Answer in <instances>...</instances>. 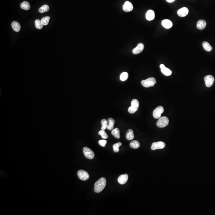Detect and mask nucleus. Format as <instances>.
<instances>
[{"mask_svg":"<svg viewBox=\"0 0 215 215\" xmlns=\"http://www.w3.org/2000/svg\"><path fill=\"white\" fill-rule=\"evenodd\" d=\"M106 180L105 178L102 177L99 179L94 184V191L99 193L102 191L106 186Z\"/></svg>","mask_w":215,"mask_h":215,"instance_id":"nucleus-1","label":"nucleus"},{"mask_svg":"<svg viewBox=\"0 0 215 215\" xmlns=\"http://www.w3.org/2000/svg\"><path fill=\"white\" fill-rule=\"evenodd\" d=\"M157 83L155 78L153 77H150L146 80H142L141 82L142 85L146 88L153 86Z\"/></svg>","mask_w":215,"mask_h":215,"instance_id":"nucleus-2","label":"nucleus"},{"mask_svg":"<svg viewBox=\"0 0 215 215\" xmlns=\"http://www.w3.org/2000/svg\"><path fill=\"white\" fill-rule=\"evenodd\" d=\"M139 106V102L137 99H133L131 102V106L128 108V112L133 114L137 111Z\"/></svg>","mask_w":215,"mask_h":215,"instance_id":"nucleus-3","label":"nucleus"},{"mask_svg":"<svg viewBox=\"0 0 215 215\" xmlns=\"http://www.w3.org/2000/svg\"><path fill=\"white\" fill-rule=\"evenodd\" d=\"M169 118L166 116H163L159 118L157 122V125L158 127L160 128H164L167 126L169 124Z\"/></svg>","mask_w":215,"mask_h":215,"instance_id":"nucleus-4","label":"nucleus"},{"mask_svg":"<svg viewBox=\"0 0 215 215\" xmlns=\"http://www.w3.org/2000/svg\"><path fill=\"white\" fill-rule=\"evenodd\" d=\"M166 144L164 142H154L152 144L151 149L152 150L163 149L165 147Z\"/></svg>","mask_w":215,"mask_h":215,"instance_id":"nucleus-5","label":"nucleus"},{"mask_svg":"<svg viewBox=\"0 0 215 215\" xmlns=\"http://www.w3.org/2000/svg\"><path fill=\"white\" fill-rule=\"evenodd\" d=\"M164 108L163 106H159L154 110L153 116L156 119H159L161 117V114L163 112Z\"/></svg>","mask_w":215,"mask_h":215,"instance_id":"nucleus-6","label":"nucleus"},{"mask_svg":"<svg viewBox=\"0 0 215 215\" xmlns=\"http://www.w3.org/2000/svg\"><path fill=\"white\" fill-rule=\"evenodd\" d=\"M83 151L84 155L89 159H92L94 157V153L92 150L87 147H85L83 149Z\"/></svg>","mask_w":215,"mask_h":215,"instance_id":"nucleus-7","label":"nucleus"},{"mask_svg":"<svg viewBox=\"0 0 215 215\" xmlns=\"http://www.w3.org/2000/svg\"><path fill=\"white\" fill-rule=\"evenodd\" d=\"M204 81L205 83L206 86L207 87H211L214 81V78L212 76L209 75L206 76L204 78Z\"/></svg>","mask_w":215,"mask_h":215,"instance_id":"nucleus-8","label":"nucleus"},{"mask_svg":"<svg viewBox=\"0 0 215 215\" xmlns=\"http://www.w3.org/2000/svg\"><path fill=\"white\" fill-rule=\"evenodd\" d=\"M78 176L80 180L84 181L87 180L89 178V175L88 173L86 171L82 170H80L78 172Z\"/></svg>","mask_w":215,"mask_h":215,"instance_id":"nucleus-9","label":"nucleus"},{"mask_svg":"<svg viewBox=\"0 0 215 215\" xmlns=\"http://www.w3.org/2000/svg\"><path fill=\"white\" fill-rule=\"evenodd\" d=\"M144 45L142 43H139L137 46L133 49L132 52L134 54H138L142 52L144 49Z\"/></svg>","mask_w":215,"mask_h":215,"instance_id":"nucleus-10","label":"nucleus"},{"mask_svg":"<svg viewBox=\"0 0 215 215\" xmlns=\"http://www.w3.org/2000/svg\"><path fill=\"white\" fill-rule=\"evenodd\" d=\"M132 4L129 1L125 2L123 6V9L125 12H130L133 10Z\"/></svg>","mask_w":215,"mask_h":215,"instance_id":"nucleus-11","label":"nucleus"},{"mask_svg":"<svg viewBox=\"0 0 215 215\" xmlns=\"http://www.w3.org/2000/svg\"><path fill=\"white\" fill-rule=\"evenodd\" d=\"M188 12L189 10L188 8L183 7L178 10L177 12L178 15L180 17H185L188 14Z\"/></svg>","mask_w":215,"mask_h":215,"instance_id":"nucleus-12","label":"nucleus"},{"mask_svg":"<svg viewBox=\"0 0 215 215\" xmlns=\"http://www.w3.org/2000/svg\"><path fill=\"white\" fill-rule=\"evenodd\" d=\"M128 174H122L119 176L118 179V181L119 183L121 184H124L126 183L128 179Z\"/></svg>","mask_w":215,"mask_h":215,"instance_id":"nucleus-13","label":"nucleus"},{"mask_svg":"<svg viewBox=\"0 0 215 215\" xmlns=\"http://www.w3.org/2000/svg\"><path fill=\"white\" fill-rule=\"evenodd\" d=\"M155 18V12L153 10H149L146 14V18L148 21H151Z\"/></svg>","mask_w":215,"mask_h":215,"instance_id":"nucleus-14","label":"nucleus"},{"mask_svg":"<svg viewBox=\"0 0 215 215\" xmlns=\"http://www.w3.org/2000/svg\"><path fill=\"white\" fill-rule=\"evenodd\" d=\"M206 22L204 20H198L197 23V28L199 30H202L205 28Z\"/></svg>","mask_w":215,"mask_h":215,"instance_id":"nucleus-15","label":"nucleus"},{"mask_svg":"<svg viewBox=\"0 0 215 215\" xmlns=\"http://www.w3.org/2000/svg\"><path fill=\"white\" fill-rule=\"evenodd\" d=\"M162 25L165 28L169 29L172 27V23L170 20L165 19L162 22Z\"/></svg>","mask_w":215,"mask_h":215,"instance_id":"nucleus-16","label":"nucleus"},{"mask_svg":"<svg viewBox=\"0 0 215 215\" xmlns=\"http://www.w3.org/2000/svg\"><path fill=\"white\" fill-rule=\"evenodd\" d=\"M161 69V72H162L163 74L167 76H169L171 75L172 74V72L168 68L165 66L164 67Z\"/></svg>","mask_w":215,"mask_h":215,"instance_id":"nucleus-17","label":"nucleus"},{"mask_svg":"<svg viewBox=\"0 0 215 215\" xmlns=\"http://www.w3.org/2000/svg\"><path fill=\"white\" fill-rule=\"evenodd\" d=\"M12 26L14 30L16 32H19L21 29L20 24L16 21H14L12 23Z\"/></svg>","mask_w":215,"mask_h":215,"instance_id":"nucleus-18","label":"nucleus"},{"mask_svg":"<svg viewBox=\"0 0 215 215\" xmlns=\"http://www.w3.org/2000/svg\"><path fill=\"white\" fill-rule=\"evenodd\" d=\"M108 126H107V129L109 130H113L114 127L115 121H114V119L111 118H108Z\"/></svg>","mask_w":215,"mask_h":215,"instance_id":"nucleus-19","label":"nucleus"},{"mask_svg":"<svg viewBox=\"0 0 215 215\" xmlns=\"http://www.w3.org/2000/svg\"><path fill=\"white\" fill-rule=\"evenodd\" d=\"M134 132L132 129H129L126 134V138L128 140H131L134 138Z\"/></svg>","mask_w":215,"mask_h":215,"instance_id":"nucleus-20","label":"nucleus"},{"mask_svg":"<svg viewBox=\"0 0 215 215\" xmlns=\"http://www.w3.org/2000/svg\"><path fill=\"white\" fill-rule=\"evenodd\" d=\"M130 145L133 149H138L140 146V142L137 140H133L130 142Z\"/></svg>","mask_w":215,"mask_h":215,"instance_id":"nucleus-21","label":"nucleus"},{"mask_svg":"<svg viewBox=\"0 0 215 215\" xmlns=\"http://www.w3.org/2000/svg\"><path fill=\"white\" fill-rule=\"evenodd\" d=\"M202 46L204 50L207 52H210L212 50V47L210 46V45L208 42H204L202 43Z\"/></svg>","mask_w":215,"mask_h":215,"instance_id":"nucleus-22","label":"nucleus"},{"mask_svg":"<svg viewBox=\"0 0 215 215\" xmlns=\"http://www.w3.org/2000/svg\"><path fill=\"white\" fill-rule=\"evenodd\" d=\"M20 6L22 9L26 10H28L30 8V5L28 2L24 1L20 4Z\"/></svg>","mask_w":215,"mask_h":215,"instance_id":"nucleus-23","label":"nucleus"},{"mask_svg":"<svg viewBox=\"0 0 215 215\" xmlns=\"http://www.w3.org/2000/svg\"><path fill=\"white\" fill-rule=\"evenodd\" d=\"M112 134L113 136H114V137L117 139H119L120 138V130L119 128H115L113 129L112 131Z\"/></svg>","mask_w":215,"mask_h":215,"instance_id":"nucleus-24","label":"nucleus"},{"mask_svg":"<svg viewBox=\"0 0 215 215\" xmlns=\"http://www.w3.org/2000/svg\"><path fill=\"white\" fill-rule=\"evenodd\" d=\"M50 8L48 5H44L42 6V7L39 8V12L40 13H43L49 11Z\"/></svg>","mask_w":215,"mask_h":215,"instance_id":"nucleus-25","label":"nucleus"},{"mask_svg":"<svg viewBox=\"0 0 215 215\" xmlns=\"http://www.w3.org/2000/svg\"><path fill=\"white\" fill-rule=\"evenodd\" d=\"M128 74L126 72H124L121 74L120 76V79L122 81H124L128 79Z\"/></svg>","mask_w":215,"mask_h":215,"instance_id":"nucleus-26","label":"nucleus"},{"mask_svg":"<svg viewBox=\"0 0 215 215\" xmlns=\"http://www.w3.org/2000/svg\"><path fill=\"white\" fill-rule=\"evenodd\" d=\"M122 144L120 142H119L117 143L114 144L113 145V149L115 153H118L119 151V147L122 145Z\"/></svg>","mask_w":215,"mask_h":215,"instance_id":"nucleus-27","label":"nucleus"},{"mask_svg":"<svg viewBox=\"0 0 215 215\" xmlns=\"http://www.w3.org/2000/svg\"><path fill=\"white\" fill-rule=\"evenodd\" d=\"M35 22V25H36V28H37L38 29H39V30H40V29H42V28L43 25L42 24L41 20H38H38H36Z\"/></svg>","mask_w":215,"mask_h":215,"instance_id":"nucleus-28","label":"nucleus"},{"mask_svg":"<svg viewBox=\"0 0 215 215\" xmlns=\"http://www.w3.org/2000/svg\"><path fill=\"white\" fill-rule=\"evenodd\" d=\"M101 124H102L101 129L102 130H105L107 128V126L108 125V122L106 120L104 119L101 121Z\"/></svg>","mask_w":215,"mask_h":215,"instance_id":"nucleus-29","label":"nucleus"},{"mask_svg":"<svg viewBox=\"0 0 215 215\" xmlns=\"http://www.w3.org/2000/svg\"><path fill=\"white\" fill-rule=\"evenodd\" d=\"M50 19V17H49V16H46V17H44L41 20L42 24L44 26L48 25Z\"/></svg>","mask_w":215,"mask_h":215,"instance_id":"nucleus-30","label":"nucleus"},{"mask_svg":"<svg viewBox=\"0 0 215 215\" xmlns=\"http://www.w3.org/2000/svg\"><path fill=\"white\" fill-rule=\"evenodd\" d=\"M98 134L102 136V138L104 139H107L108 138V135H107L104 130H101L98 132Z\"/></svg>","mask_w":215,"mask_h":215,"instance_id":"nucleus-31","label":"nucleus"},{"mask_svg":"<svg viewBox=\"0 0 215 215\" xmlns=\"http://www.w3.org/2000/svg\"><path fill=\"white\" fill-rule=\"evenodd\" d=\"M107 143V141L106 140H99L98 142V143L99 145L102 147H105Z\"/></svg>","mask_w":215,"mask_h":215,"instance_id":"nucleus-32","label":"nucleus"},{"mask_svg":"<svg viewBox=\"0 0 215 215\" xmlns=\"http://www.w3.org/2000/svg\"><path fill=\"white\" fill-rule=\"evenodd\" d=\"M167 0V2H168L171 3V2H173L174 1H175V0Z\"/></svg>","mask_w":215,"mask_h":215,"instance_id":"nucleus-33","label":"nucleus"}]
</instances>
